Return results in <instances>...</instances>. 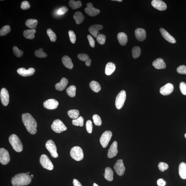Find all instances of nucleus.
I'll return each mask as SVG.
<instances>
[{
	"label": "nucleus",
	"instance_id": "nucleus-1",
	"mask_svg": "<svg viewBox=\"0 0 186 186\" xmlns=\"http://www.w3.org/2000/svg\"><path fill=\"white\" fill-rule=\"evenodd\" d=\"M22 119L24 125L29 133L32 135L36 133L37 127V122L30 113L23 114Z\"/></svg>",
	"mask_w": 186,
	"mask_h": 186
},
{
	"label": "nucleus",
	"instance_id": "nucleus-2",
	"mask_svg": "<svg viewBox=\"0 0 186 186\" xmlns=\"http://www.w3.org/2000/svg\"><path fill=\"white\" fill-rule=\"evenodd\" d=\"M31 176L26 173L16 174L11 179V183L14 186H22L28 185L32 181Z\"/></svg>",
	"mask_w": 186,
	"mask_h": 186
},
{
	"label": "nucleus",
	"instance_id": "nucleus-3",
	"mask_svg": "<svg viewBox=\"0 0 186 186\" xmlns=\"http://www.w3.org/2000/svg\"><path fill=\"white\" fill-rule=\"evenodd\" d=\"M10 143L13 148L18 152H21L23 150V145L21 140L17 135L13 134L9 137Z\"/></svg>",
	"mask_w": 186,
	"mask_h": 186
},
{
	"label": "nucleus",
	"instance_id": "nucleus-4",
	"mask_svg": "<svg viewBox=\"0 0 186 186\" xmlns=\"http://www.w3.org/2000/svg\"><path fill=\"white\" fill-rule=\"evenodd\" d=\"M70 155L72 158L76 161H80L84 158V153L80 147L76 146L71 148Z\"/></svg>",
	"mask_w": 186,
	"mask_h": 186
},
{
	"label": "nucleus",
	"instance_id": "nucleus-5",
	"mask_svg": "<svg viewBox=\"0 0 186 186\" xmlns=\"http://www.w3.org/2000/svg\"><path fill=\"white\" fill-rule=\"evenodd\" d=\"M51 128L53 131L57 133H61L67 130V127L63 122L59 119L54 121L51 125Z\"/></svg>",
	"mask_w": 186,
	"mask_h": 186
},
{
	"label": "nucleus",
	"instance_id": "nucleus-6",
	"mask_svg": "<svg viewBox=\"0 0 186 186\" xmlns=\"http://www.w3.org/2000/svg\"><path fill=\"white\" fill-rule=\"evenodd\" d=\"M126 99V93L125 90H122L119 93L116 98L115 107L117 109H120L123 107Z\"/></svg>",
	"mask_w": 186,
	"mask_h": 186
},
{
	"label": "nucleus",
	"instance_id": "nucleus-7",
	"mask_svg": "<svg viewBox=\"0 0 186 186\" xmlns=\"http://www.w3.org/2000/svg\"><path fill=\"white\" fill-rule=\"evenodd\" d=\"M40 162L44 168L49 170H52L53 169V164L48 156L45 154H42L40 156Z\"/></svg>",
	"mask_w": 186,
	"mask_h": 186
},
{
	"label": "nucleus",
	"instance_id": "nucleus-8",
	"mask_svg": "<svg viewBox=\"0 0 186 186\" xmlns=\"http://www.w3.org/2000/svg\"><path fill=\"white\" fill-rule=\"evenodd\" d=\"M45 146L52 157L54 158H57L58 157V155L57 152L56 146L53 140H48L46 143Z\"/></svg>",
	"mask_w": 186,
	"mask_h": 186
},
{
	"label": "nucleus",
	"instance_id": "nucleus-9",
	"mask_svg": "<svg viewBox=\"0 0 186 186\" xmlns=\"http://www.w3.org/2000/svg\"><path fill=\"white\" fill-rule=\"evenodd\" d=\"M112 133L110 131H106L102 134L100 139V144L102 147L106 148L108 145L111 138Z\"/></svg>",
	"mask_w": 186,
	"mask_h": 186
},
{
	"label": "nucleus",
	"instance_id": "nucleus-10",
	"mask_svg": "<svg viewBox=\"0 0 186 186\" xmlns=\"http://www.w3.org/2000/svg\"><path fill=\"white\" fill-rule=\"evenodd\" d=\"M10 161V158L9 152L4 148L0 149V162L1 164L5 165L9 164Z\"/></svg>",
	"mask_w": 186,
	"mask_h": 186
},
{
	"label": "nucleus",
	"instance_id": "nucleus-11",
	"mask_svg": "<svg viewBox=\"0 0 186 186\" xmlns=\"http://www.w3.org/2000/svg\"><path fill=\"white\" fill-rule=\"evenodd\" d=\"M114 169L115 172L119 175H123L125 171V167L124 166L123 161L121 159L117 160L114 166Z\"/></svg>",
	"mask_w": 186,
	"mask_h": 186
},
{
	"label": "nucleus",
	"instance_id": "nucleus-12",
	"mask_svg": "<svg viewBox=\"0 0 186 186\" xmlns=\"http://www.w3.org/2000/svg\"><path fill=\"white\" fill-rule=\"evenodd\" d=\"M86 6L87 7L85 9L84 11L89 16L91 17H94L100 13V10L94 8L91 3H88L86 4Z\"/></svg>",
	"mask_w": 186,
	"mask_h": 186
},
{
	"label": "nucleus",
	"instance_id": "nucleus-13",
	"mask_svg": "<svg viewBox=\"0 0 186 186\" xmlns=\"http://www.w3.org/2000/svg\"><path fill=\"white\" fill-rule=\"evenodd\" d=\"M1 102L3 106H6L9 104V92L5 88L1 89L0 93Z\"/></svg>",
	"mask_w": 186,
	"mask_h": 186
},
{
	"label": "nucleus",
	"instance_id": "nucleus-14",
	"mask_svg": "<svg viewBox=\"0 0 186 186\" xmlns=\"http://www.w3.org/2000/svg\"><path fill=\"white\" fill-rule=\"evenodd\" d=\"M44 106L49 110H54L57 108L59 103L55 99H51L45 101L44 102Z\"/></svg>",
	"mask_w": 186,
	"mask_h": 186
},
{
	"label": "nucleus",
	"instance_id": "nucleus-15",
	"mask_svg": "<svg viewBox=\"0 0 186 186\" xmlns=\"http://www.w3.org/2000/svg\"><path fill=\"white\" fill-rule=\"evenodd\" d=\"M18 74L20 75L26 77L30 76L34 74L35 72V70L33 68H29L26 70L24 68H19L17 70Z\"/></svg>",
	"mask_w": 186,
	"mask_h": 186
},
{
	"label": "nucleus",
	"instance_id": "nucleus-16",
	"mask_svg": "<svg viewBox=\"0 0 186 186\" xmlns=\"http://www.w3.org/2000/svg\"><path fill=\"white\" fill-rule=\"evenodd\" d=\"M174 90V86L172 84L168 83L160 89V93L164 96L169 95L173 92Z\"/></svg>",
	"mask_w": 186,
	"mask_h": 186
},
{
	"label": "nucleus",
	"instance_id": "nucleus-17",
	"mask_svg": "<svg viewBox=\"0 0 186 186\" xmlns=\"http://www.w3.org/2000/svg\"><path fill=\"white\" fill-rule=\"evenodd\" d=\"M151 4L153 7L160 11L166 10L167 8L166 3L160 0H153L152 1Z\"/></svg>",
	"mask_w": 186,
	"mask_h": 186
},
{
	"label": "nucleus",
	"instance_id": "nucleus-18",
	"mask_svg": "<svg viewBox=\"0 0 186 186\" xmlns=\"http://www.w3.org/2000/svg\"><path fill=\"white\" fill-rule=\"evenodd\" d=\"M118 153L117 143L116 141H114L109 149L108 156L109 158H112L115 156Z\"/></svg>",
	"mask_w": 186,
	"mask_h": 186
},
{
	"label": "nucleus",
	"instance_id": "nucleus-19",
	"mask_svg": "<svg viewBox=\"0 0 186 186\" xmlns=\"http://www.w3.org/2000/svg\"><path fill=\"white\" fill-rule=\"evenodd\" d=\"M135 35L139 41L143 42L146 38V32L144 29L138 28L135 31Z\"/></svg>",
	"mask_w": 186,
	"mask_h": 186
},
{
	"label": "nucleus",
	"instance_id": "nucleus-20",
	"mask_svg": "<svg viewBox=\"0 0 186 186\" xmlns=\"http://www.w3.org/2000/svg\"><path fill=\"white\" fill-rule=\"evenodd\" d=\"M160 31L162 36L168 42L172 44L176 43V41L175 39L170 35L169 32H167L165 29L163 28H161L160 29Z\"/></svg>",
	"mask_w": 186,
	"mask_h": 186
},
{
	"label": "nucleus",
	"instance_id": "nucleus-21",
	"mask_svg": "<svg viewBox=\"0 0 186 186\" xmlns=\"http://www.w3.org/2000/svg\"><path fill=\"white\" fill-rule=\"evenodd\" d=\"M103 26L100 24H94L91 26L89 29V32L91 35L95 38H97L98 34L99 33V31L102 30Z\"/></svg>",
	"mask_w": 186,
	"mask_h": 186
},
{
	"label": "nucleus",
	"instance_id": "nucleus-22",
	"mask_svg": "<svg viewBox=\"0 0 186 186\" xmlns=\"http://www.w3.org/2000/svg\"><path fill=\"white\" fill-rule=\"evenodd\" d=\"M152 65L156 69H164L166 68V64L162 59H157L153 62Z\"/></svg>",
	"mask_w": 186,
	"mask_h": 186
},
{
	"label": "nucleus",
	"instance_id": "nucleus-23",
	"mask_svg": "<svg viewBox=\"0 0 186 186\" xmlns=\"http://www.w3.org/2000/svg\"><path fill=\"white\" fill-rule=\"evenodd\" d=\"M68 83V79L66 78H63L59 82L55 85V89L59 91H63L66 88Z\"/></svg>",
	"mask_w": 186,
	"mask_h": 186
},
{
	"label": "nucleus",
	"instance_id": "nucleus-24",
	"mask_svg": "<svg viewBox=\"0 0 186 186\" xmlns=\"http://www.w3.org/2000/svg\"><path fill=\"white\" fill-rule=\"evenodd\" d=\"M117 39L119 43L122 46H125L128 42V37L126 34L121 32L117 34Z\"/></svg>",
	"mask_w": 186,
	"mask_h": 186
},
{
	"label": "nucleus",
	"instance_id": "nucleus-25",
	"mask_svg": "<svg viewBox=\"0 0 186 186\" xmlns=\"http://www.w3.org/2000/svg\"><path fill=\"white\" fill-rule=\"evenodd\" d=\"M62 61L64 66L67 68L71 69L73 67V65L72 60L67 55L63 56L62 59Z\"/></svg>",
	"mask_w": 186,
	"mask_h": 186
},
{
	"label": "nucleus",
	"instance_id": "nucleus-26",
	"mask_svg": "<svg viewBox=\"0 0 186 186\" xmlns=\"http://www.w3.org/2000/svg\"><path fill=\"white\" fill-rule=\"evenodd\" d=\"M179 172L181 178L186 179V164L182 162L179 165Z\"/></svg>",
	"mask_w": 186,
	"mask_h": 186
},
{
	"label": "nucleus",
	"instance_id": "nucleus-27",
	"mask_svg": "<svg viewBox=\"0 0 186 186\" xmlns=\"http://www.w3.org/2000/svg\"><path fill=\"white\" fill-rule=\"evenodd\" d=\"M36 31L35 29H30L24 30L23 36L24 38L29 40H33L35 38V34Z\"/></svg>",
	"mask_w": 186,
	"mask_h": 186
},
{
	"label": "nucleus",
	"instance_id": "nucleus-28",
	"mask_svg": "<svg viewBox=\"0 0 186 186\" xmlns=\"http://www.w3.org/2000/svg\"><path fill=\"white\" fill-rule=\"evenodd\" d=\"M78 58L81 61L85 62L86 66H90L91 60L89 58L88 55L85 53H80L78 55Z\"/></svg>",
	"mask_w": 186,
	"mask_h": 186
},
{
	"label": "nucleus",
	"instance_id": "nucleus-29",
	"mask_svg": "<svg viewBox=\"0 0 186 186\" xmlns=\"http://www.w3.org/2000/svg\"><path fill=\"white\" fill-rule=\"evenodd\" d=\"M116 67L115 64L111 62H109L106 65L105 73L108 76L110 75L115 71Z\"/></svg>",
	"mask_w": 186,
	"mask_h": 186
},
{
	"label": "nucleus",
	"instance_id": "nucleus-30",
	"mask_svg": "<svg viewBox=\"0 0 186 186\" xmlns=\"http://www.w3.org/2000/svg\"><path fill=\"white\" fill-rule=\"evenodd\" d=\"M113 170L110 167H107L105 170V173L104 177L106 179L109 181L113 180Z\"/></svg>",
	"mask_w": 186,
	"mask_h": 186
},
{
	"label": "nucleus",
	"instance_id": "nucleus-31",
	"mask_svg": "<svg viewBox=\"0 0 186 186\" xmlns=\"http://www.w3.org/2000/svg\"><path fill=\"white\" fill-rule=\"evenodd\" d=\"M73 17L76 21V24H78L82 23L84 19V16L79 11L75 13Z\"/></svg>",
	"mask_w": 186,
	"mask_h": 186
},
{
	"label": "nucleus",
	"instance_id": "nucleus-32",
	"mask_svg": "<svg viewBox=\"0 0 186 186\" xmlns=\"http://www.w3.org/2000/svg\"><path fill=\"white\" fill-rule=\"evenodd\" d=\"M90 87L94 92L97 93L100 91L101 87L99 83L95 81H92L90 83Z\"/></svg>",
	"mask_w": 186,
	"mask_h": 186
},
{
	"label": "nucleus",
	"instance_id": "nucleus-33",
	"mask_svg": "<svg viewBox=\"0 0 186 186\" xmlns=\"http://www.w3.org/2000/svg\"><path fill=\"white\" fill-rule=\"evenodd\" d=\"M38 23V21L36 19H29L26 21L25 24L29 28L33 29L36 27Z\"/></svg>",
	"mask_w": 186,
	"mask_h": 186
},
{
	"label": "nucleus",
	"instance_id": "nucleus-34",
	"mask_svg": "<svg viewBox=\"0 0 186 186\" xmlns=\"http://www.w3.org/2000/svg\"><path fill=\"white\" fill-rule=\"evenodd\" d=\"M69 5L70 7L73 9H79L82 6V3L80 1H75L71 0L69 1Z\"/></svg>",
	"mask_w": 186,
	"mask_h": 186
},
{
	"label": "nucleus",
	"instance_id": "nucleus-35",
	"mask_svg": "<svg viewBox=\"0 0 186 186\" xmlns=\"http://www.w3.org/2000/svg\"><path fill=\"white\" fill-rule=\"evenodd\" d=\"M76 88L75 86L72 85L68 87L66 89V92L69 97H74L76 95Z\"/></svg>",
	"mask_w": 186,
	"mask_h": 186
},
{
	"label": "nucleus",
	"instance_id": "nucleus-36",
	"mask_svg": "<svg viewBox=\"0 0 186 186\" xmlns=\"http://www.w3.org/2000/svg\"><path fill=\"white\" fill-rule=\"evenodd\" d=\"M68 115L71 118L76 119L79 117V110L73 109L68 111Z\"/></svg>",
	"mask_w": 186,
	"mask_h": 186
},
{
	"label": "nucleus",
	"instance_id": "nucleus-37",
	"mask_svg": "<svg viewBox=\"0 0 186 186\" xmlns=\"http://www.w3.org/2000/svg\"><path fill=\"white\" fill-rule=\"evenodd\" d=\"M141 48L138 46H135L132 49V53L133 57L134 59H137L139 57L141 54Z\"/></svg>",
	"mask_w": 186,
	"mask_h": 186
},
{
	"label": "nucleus",
	"instance_id": "nucleus-38",
	"mask_svg": "<svg viewBox=\"0 0 186 186\" xmlns=\"http://www.w3.org/2000/svg\"><path fill=\"white\" fill-rule=\"evenodd\" d=\"M73 125L75 126L83 127L84 124V119L82 117L80 116L76 119L72 121Z\"/></svg>",
	"mask_w": 186,
	"mask_h": 186
},
{
	"label": "nucleus",
	"instance_id": "nucleus-39",
	"mask_svg": "<svg viewBox=\"0 0 186 186\" xmlns=\"http://www.w3.org/2000/svg\"><path fill=\"white\" fill-rule=\"evenodd\" d=\"M47 33L49 37L51 42H55L57 40V36L54 32L51 29H48L47 30Z\"/></svg>",
	"mask_w": 186,
	"mask_h": 186
},
{
	"label": "nucleus",
	"instance_id": "nucleus-40",
	"mask_svg": "<svg viewBox=\"0 0 186 186\" xmlns=\"http://www.w3.org/2000/svg\"><path fill=\"white\" fill-rule=\"evenodd\" d=\"M11 31L10 26L9 25H6L3 26L0 30V36H5L9 33Z\"/></svg>",
	"mask_w": 186,
	"mask_h": 186
},
{
	"label": "nucleus",
	"instance_id": "nucleus-41",
	"mask_svg": "<svg viewBox=\"0 0 186 186\" xmlns=\"http://www.w3.org/2000/svg\"><path fill=\"white\" fill-rule=\"evenodd\" d=\"M43 49L40 48L39 50H36L35 51V55L37 57L44 58L46 57L47 54L43 51Z\"/></svg>",
	"mask_w": 186,
	"mask_h": 186
},
{
	"label": "nucleus",
	"instance_id": "nucleus-42",
	"mask_svg": "<svg viewBox=\"0 0 186 186\" xmlns=\"http://www.w3.org/2000/svg\"><path fill=\"white\" fill-rule=\"evenodd\" d=\"M97 41L100 45H104L105 44L106 40V36L103 34H100L98 35L97 37Z\"/></svg>",
	"mask_w": 186,
	"mask_h": 186
},
{
	"label": "nucleus",
	"instance_id": "nucleus-43",
	"mask_svg": "<svg viewBox=\"0 0 186 186\" xmlns=\"http://www.w3.org/2000/svg\"><path fill=\"white\" fill-rule=\"evenodd\" d=\"M92 119L94 124L97 126H100L102 124V121L100 116L97 115L93 116Z\"/></svg>",
	"mask_w": 186,
	"mask_h": 186
},
{
	"label": "nucleus",
	"instance_id": "nucleus-44",
	"mask_svg": "<svg viewBox=\"0 0 186 186\" xmlns=\"http://www.w3.org/2000/svg\"><path fill=\"white\" fill-rule=\"evenodd\" d=\"M13 53L14 55L17 57H21L23 55V51L22 50H19L17 47L14 46L13 48Z\"/></svg>",
	"mask_w": 186,
	"mask_h": 186
},
{
	"label": "nucleus",
	"instance_id": "nucleus-45",
	"mask_svg": "<svg viewBox=\"0 0 186 186\" xmlns=\"http://www.w3.org/2000/svg\"><path fill=\"white\" fill-rule=\"evenodd\" d=\"M68 34H69L70 40L71 43L73 44H75L76 40V37L74 32L72 30H69Z\"/></svg>",
	"mask_w": 186,
	"mask_h": 186
},
{
	"label": "nucleus",
	"instance_id": "nucleus-46",
	"mask_svg": "<svg viewBox=\"0 0 186 186\" xmlns=\"http://www.w3.org/2000/svg\"><path fill=\"white\" fill-rule=\"evenodd\" d=\"M158 168L160 171L164 172L168 169L169 166L166 163L161 162L158 165Z\"/></svg>",
	"mask_w": 186,
	"mask_h": 186
},
{
	"label": "nucleus",
	"instance_id": "nucleus-47",
	"mask_svg": "<svg viewBox=\"0 0 186 186\" xmlns=\"http://www.w3.org/2000/svg\"><path fill=\"white\" fill-rule=\"evenodd\" d=\"M86 131L89 133H92L93 125L92 122L90 120L87 121L86 123Z\"/></svg>",
	"mask_w": 186,
	"mask_h": 186
},
{
	"label": "nucleus",
	"instance_id": "nucleus-48",
	"mask_svg": "<svg viewBox=\"0 0 186 186\" xmlns=\"http://www.w3.org/2000/svg\"><path fill=\"white\" fill-rule=\"evenodd\" d=\"M177 71L179 74L186 75V66L181 65L177 68Z\"/></svg>",
	"mask_w": 186,
	"mask_h": 186
},
{
	"label": "nucleus",
	"instance_id": "nucleus-49",
	"mask_svg": "<svg viewBox=\"0 0 186 186\" xmlns=\"http://www.w3.org/2000/svg\"><path fill=\"white\" fill-rule=\"evenodd\" d=\"M179 88L182 94L184 95H186V84L185 82H182L180 83Z\"/></svg>",
	"mask_w": 186,
	"mask_h": 186
},
{
	"label": "nucleus",
	"instance_id": "nucleus-50",
	"mask_svg": "<svg viewBox=\"0 0 186 186\" xmlns=\"http://www.w3.org/2000/svg\"><path fill=\"white\" fill-rule=\"evenodd\" d=\"M30 5L28 1H24L21 3V8L22 10H26L30 9Z\"/></svg>",
	"mask_w": 186,
	"mask_h": 186
},
{
	"label": "nucleus",
	"instance_id": "nucleus-51",
	"mask_svg": "<svg viewBox=\"0 0 186 186\" xmlns=\"http://www.w3.org/2000/svg\"><path fill=\"white\" fill-rule=\"evenodd\" d=\"M68 11L67 7L66 6H63L61 8H60L57 11V13L59 15H63L66 14Z\"/></svg>",
	"mask_w": 186,
	"mask_h": 186
},
{
	"label": "nucleus",
	"instance_id": "nucleus-52",
	"mask_svg": "<svg viewBox=\"0 0 186 186\" xmlns=\"http://www.w3.org/2000/svg\"><path fill=\"white\" fill-rule=\"evenodd\" d=\"M87 38L89 41L90 45L92 48H94L95 47V41H94V39L90 35H88Z\"/></svg>",
	"mask_w": 186,
	"mask_h": 186
},
{
	"label": "nucleus",
	"instance_id": "nucleus-53",
	"mask_svg": "<svg viewBox=\"0 0 186 186\" xmlns=\"http://www.w3.org/2000/svg\"><path fill=\"white\" fill-rule=\"evenodd\" d=\"M157 183L158 186H165L166 185V182L164 179H158Z\"/></svg>",
	"mask_w": 186,
	"mask_h": 186
},
{
	"label": "nucleus",
	"instance_id": "nucleus-54",
	"mask_svg": "<svg viewBox=\"0 0 186 186\" xmlns=\"http://www.w3.org/2000/svg\"><path fill=\"white\" fill-rule=\"evenodd\" d=\"M73 184L74 186H82L80 183L76 179H73Z\"/></svg>",
	"mask_w": 186,
	"mask_h": 186
},
{
	"label": "nucleus",
	"instance_id": "nucleus-55",
	"mask_svg": "<svg viewBox=\"0 0 186 186\" xmlns=\"http://www.w3.org/2000/svg\"><path fill=\"white\" fill-rule=\"evenodd\" d=\"M112 1H117L119 2H121L122 1V0H112Z\"/></svg>",
	"mask_w": 186,
	"mask_h": 186
},
{
	"label": "nucleus",
	"instance_id": "nucleus-56",
	"mask_svg": "<svg viewBox=\"0 0 186 186\" xmlns=\"http://www.w3.org/2000/svg\"><path fill=\"white\" fill-rule=\"evenodd\" d=\"M93 186H99L97 184H96V183H94V184H93Z\"/></svg>",
	"mask_w": 186,
	"mask_h": 186
},
{
	"label": "nucleus",
	"instance_id": "nucleus-57",
	"mask_svg": "<svg viewBox=\"0 0 186 186\" xmlns=\"http://www.w3.org/2000/svg\"><path fill=\"white\" fill-rule=\"evenodd\" d=\"M31 177H34V175L33 174H31Z\"/></svg>",
	"mask_w": 186,
	"mask_h": 186
},
{
	"label": "nucleus",
	"instance_id": "nucleus-58",
	"mask_svg": "<svg viewBox=\"0 0 186 186\" xmlns=\"http://www.w3.org/2000/svg\"><path fill=\"white\" fill-rule=\"evenodd\" d=\"M27 173V174H30V172H27V173Z\"/></svg>",
	"mask_w": 186,
	"mask_h": 186
},
{
	"label": "nucleus",
	"instance_id": "nucleus-59",
	"mask_svg": "<svg viewBox=\"0 0 186 186\" xmlns=\"http://www.w3.org/2000/svg\"><path fill=\"white\" fill-rule=\"evenodd\" d=\"M185 138H186V133L185 134Z\"/></svg>",
	"mask_w": 186,
	"mask_h": 186
}]
</instances>
